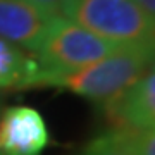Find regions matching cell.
I'll return each mask as SVG.
<instances>
[{"label": "cell", "mask_w": 155, "mask_h": 155, "mask_svg": "<svg viewBox=\"0 0 155 155\" xmlns=\"http://www.w3.org/2000/svg\"><path fill=\"white\" fill-rule=\"evenodd\" d=\"M79 155H136L127 143L126 133L109 131L91 140Z\"/></svg>", "instance_id": "8"}, {"label": "cell", "mask_w": 155, "mask_h": 155, "mask_svg": "<svg viewBox=\"0 0 155 155\" xmlns=\"http://www.w3.org/2000/svg\"><path fill=\"white\" fill-rule=\"evenodd\" d=\"M134 2H136V4L141 7V11L155 22V0H134Z\"/></svg>", "instance_id": "11"}, {"label": "cell", "mask_w": 155, "mask_h": 155, "mask_svg": "<svg viewBox=\"0 0 155 155\" xmlns=\"http://www.w3.org/2000/svg\"><path fill=\"white\" fill-rule=\"evenodd\" d=\"M52 143L43 116L29 105H12L0 114V155H41Z\"/></svg>", "instance_id": "5"}, {"label": "cell", "mask_w": 155, "mask_h": 155, "mask_svg": "<svg viewBox=\"0 0 155 155\" xmlns=\"http://www.w3.org/2000/svg\"><path fill=\"white\" fill-rule=\"evenodd\" d=\"M102 107L112 131L138 133L155 129V62L131 88Z\"/></svg>", "instance_id": "4"}, {"label": "cell", "mask_w": 155, "mask_h": 155, "mask_svg": "<svg viewBox=\"0 0 155 155\" xmlns=\"http://www.w3.org/2000/svg\"><path fill=\"white\" fill-rule=\"evenodd\" d=\"M40 67L33 55L17 45L0 38V91L36 88Z\"/></svg>", "instance_id": "7"}, {"label": "cell", "mask_w": 155, "mask_h": 155, "mask_svg": "<svg viewBox=\"0 0 155 155\" xmlns=\"http://www.w3.org/2000/svg\"><path fill=\"white\" fill-rule=\"evenodd\" d=\"M0 114H2V97H0Z\"/></svg>", "instance_id": "12"}, {"label": "cell", "mask_w": 155, "mask_h": 155, "mask_svg": "<svg viewBox=\"0 0 155 155\" xmlns=\"http://www.w3.org/2000/svg\"><path fill=\"white\" fill-rule=\"evenodd\" d=\"M24 4L36 7L38 11L48 14V16H61L62 7L66 4V0H21Z\"/></svg>", "instance_id": "10"}, {"label": "cell", "mask_w": 155, "mask_h": 155, "mask_svg": "<svg viewBox=\"0 0 155 155\" xmlns=\"http://www.w3.org/2000/svg\"><path fill=\"white\" fill-rule=\"evenodd\" d=\"M126 138L131 150L136 155H155V129L126 133Z\"/></svg>", "instance_id": "9"}, {"label": "cell", "mask_w": 155, "mask_h": 155, "mask_svg": "<svg viewBox=\"0 0 155 155\" xmlns=\"http://www.w3.org/2000/svg\"><path fill=\"white\" fill-rule=\"evenodd\" d=\"M155 62V45H121L112 54L79 71L50 78L43 86L71 93L104 105L131 88Z\"/></svg>", "instance_id": "1"}, {"label": "cell", "mask_w": 155, "mask_h": 155, "mask_svg": "<svg viewBox=\"0 0 155 155\" xmlns=\"http://www.w3.org/2000/svg\"><path fill=\"white\" fill-rule=\"evenodd\" d=\"M117 47L121 45L100 38L66 17H52L38 48L33 52L35 61L40 67L36 88L43 86L50 78L69 74L98 62L112 54Z\"/></svg>", "instance_id": "2"}, {"label": "cell", "mask_w": 155, "mask_h": 155, "mask_svg": "<svg viewBox=\"0 0 155 155\" xmlns=\"http://www.w3.org/2000/svg\"><path fill=\"white\" fill-rule=\"evenodd\" d=\"M52 17L21 0H0V38L33 54Z\"/></svg>", "instance_id": "6"}, {"label": "cell", "mask_w": 155, "mask_h": 155, "mask_svg": "<svg viewBox=\"0 0 155 155\" xmlns=\"http://www.w3.org/2000/svg\"><path fill=\"white\" fill-rule=\"evenodd\" d=\"M61 16L116 45H155V22L134 0H66Z\"/></svg>", "instance_id": "3"}]
</instances>
